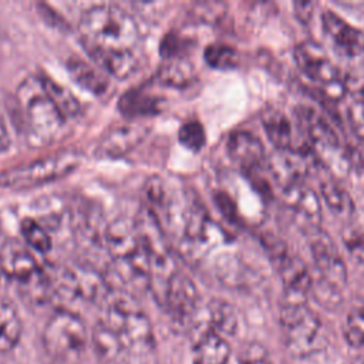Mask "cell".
I'll use <instances>...</instances> for the list:
<instances>
[{
  "mask_svg": "<svg viewBox=\"0 0 364 364\" xmlns=\"http://www.w3.org/2000/svg\"><path fill=\"white\" fill-rule=\"evenodd\" d=\"M92 344L95 351L107 360H114L121 355V353H125V348L117 334L101 320L94 327Z\"/></svg>",
  "mask_w": 364,
  "mask_h": 364,
  "instance_id": "26",
  "label": "cell"
},
{
  "mask_svg": "<svg viewBox=\"0 0 364 364\" xmlns=\"http://www.w3.org/2000/svg\"><path fill=\"white\" fill-rule=\"evenodd\" d=\"M280 326L287 350L294 357H306L314 350L321 321L309 307L307 299L283 296Z\"/></svg>",
  "mask_w": 364,
  "mask_h": 364,
  "instance_id": "6",
  "label": "cell"
},
{
  "mask_svg": "<svg viewBox=\"0 0 364 364\" xmlns=\"http://www.w3.org/2000/svg\"><path fill=\"white\" fill-rule=\"evenodd\" d=\"M210 328L219 334L233 336L237 328V317L230 304L222 300H213L209 304Z\"/></svg>",
  "mask_w": 364,
  "mask_h": 364,
  "instance_id": "27",
  "label": "cell"
},
{
  "mask_svg": "<svg viewBox=\"0 0 364 364\" xmlns=\"http://www.w3.org/2000/svg\"><path fill=\"white\" fill-rule=\"evenodd\" d=\"M294 119L300 132L307 138L310 148L320 155H328L341 149V142L326 117L307 105L294 108Z\"/></svg>",
  "mask_w": 364,
  "mask_h": 364,
  "instance_id": "10",
  "label": "cell"
},
{
  "mask_svg": "<svg viewBox=\"0 0 364 364\" xmlns=\"http://www.w3.org/2000/svg\"><path fill=\"white\" fill-rule=\"evenodd\" d=\"M16 108L28 145L44 146L55 141L64 115L47 92L40 75L26 77L16 90Z\"/></svg>",
  "mask_w": 364,
  "mask_h": 364,
  "instance_id": "2",
  "label": "cell"
},
{
  "mask_svg": "<svg viewBox=\"0 0 364 364\" xmlns=\"http://www.w3.org/2000/svg\"><path fill=\"white\" fill-rule=\"evenodd\" d=\"M149 127L139 122H128L115 125L108 129L95 148L100 158H121L138 146L148 135Z\"/></svg>",
  "mask_w": 364,
  "mask_h": 364,
  "instance_id": "14",
  "label": "cell"
},
{
  "mask_svg": "<svg viewBox=\"0 0 364 364\" xmlns=\"http://www.w3.org/2000/svg\"><path fill=\"white\" fill-rule=\"evenodd\" d=\"M21 236L24 243L38 253H47L51 249V237L48 232L34 219H24L21 222Z\"/></svg>",
  "mask_w": 364,
  "mask_h": 364,
  "instance_id": "30",
  "label": "cell"
},
{
  "mask_svg": "<svg viewBox=\"0 0 364 364\" xmlns=\"http://www.w3.org/2000/svg\"><path fill=\"white\" fill-rule=\"evenodd\" d=\"M156 78L162 85L166 87H186L195 78L193 67L185 58H172L161 65Z\"/></svg>",
  "mask_w": 364,
  "mask_h": 364,
  "instance_id": "24",
  "label": "cell"
},
{
  "mask_svg": "<svg viewBox=\"0 0 364 364\" xmlns=\"http://www.w3.org/2000/svg\"><path fill=\"white\" fill-rule=\"evenodd\" d=\"M351 364H364V357H358V358H355Z\"/></svg>",
  "mask_w": 364,
  "mask_h": 364,
  "instance_id": "39",
  "label": "cell"
},
{
  "mask_svg": "<svg viewBox=\"0 0 364 364\" xmlns=\"http://www.w3.org/2000/svg\"><path fill=\"white\" fill-rule=\"evenodd\" d=\"M347 115L354 132L364 138V88L353 94L347 105Z\"/></svg>",
  "mask_w": 364,
  "mask_h": 364,
  "instance_id": "33",
  "label": "cell"
},
{
  "mask_svg": "<svg viewBox=\"0 0 364 364\" xmlns=\"http://www.w3.org/2000/svg\"><path fill=\"white\" fill-rule=\"evenodd\" d=\"M239 364H273L267 350L259 343H249L243 346L237 355Z\"/></svg>",
  "mask_w": 364,
  "mask_h": 364,
  "instance_id": "34",
  "label": "cell"
},
{
  "mask_svg": "<svg viewBox=\"0 0 364 364\" xmlns=\"http://www.w3.org/2000/svg\"><path fill=\"white\" fill-rule=\"evenodd\" d=\"M260 242H262L263 247L266 249V253H267L269 259L272 260L273 266H276L280 260H283L284 256L289 253L286 243L273 233L262 235Z\"/></svg>",
  "mask_w": 364,
  "mask_h": 364,
  "instance_id": "35",
  "label": "cell"
},
{
  "mask_svg": "<svg viewBox=\"0 0 364 364\" xmlns=\"http://www.w3.org/2000/svg\"><path fill=\"white\" fill-rule=\"evenodd\" d=\"M230 346L218 331L208 327L203 330L192 348V364H228Z\"/></svg>",
  "mask_w": 364,
  "mask_h": 364,
  "instance_id": "18",
  "label": "cell"
},
{
  "mask_svg": "<svg viewBox=\"0 0 364 364\" xmlns=\"http://www.w3.org/2000/svg\"><path fill=\"white\" fill-rule=\"evenodd\" d=\"M67 71L75 84L95 95L104 94L109 87V81L104 71L80 57L68 58Z\"/></svg>",
  "mask_w": 364,
  "mask_h": 364,
  "instance_id": "20",
  "label": "cell"
},
{
  "mask_svg": "<svg viewBox=\"0 0 364 364\" xmlns=\"http://www.w3.org/2000/svg\"><path fill=\"white\" fill-rule=\"evenodd\" d=\"M21 336V318L13 301L0 296V353L13 350Z\"/></svg>",
  "mask_w": 364,
  "mask_h": 364,
  "instance_id": "23",
  "label": "cell"
},
{
  "mask_svg": "<svg viewBox=\"0 0 364 364\" xmlns=\"http://www.w3.org/2000/svg\"><path fill=\"white\" fill-rule=\"evenodd\" d=\"M162 100L144 91V90H129L118 101V108L128 118L156 115L161 111Z\"/></svg>",
  "mask_w": 364,
  "mask_h": 364,
  "instance_id": "22",
  "label": "cell"
},
{
  "mask_svg": "<svg viewBox=\"0 0 364 364\" xmlns=\"http://www.w3.org/2000/svg\"><path fill=\"white\" fill-rule=\"evenodd\" d=\"M294 14L299 21L307 24L313 14V3L310 1H297L294 3Z\"/></svg>",
  "mask_w": 364,
  "mask_h": 364,
  "instance_id": "37",
  "label": "cell"
},
{
  "mask_svg": "<svg viewBox=\"0 0 364 364\" xmlns=\"http://www.w3.org/2000/svg\"><path fill=\"white\" fill-rule=\"evenodd\" d=\"M262 124L269 141L277 151L293 148V131L289 118L276 108H269L262 114Z\"/></svg>",
  "mask_w": 364,
  "mask_h": 364,
  "instance_id": "21",
  "label": "cell"
},
{
  "mask_svg": "<svg viewBox=\"0 0 364 364\" xmlns=\"http://www.w3.org/2000/svg\"><path fill=\"white\" fill-rule=\"evenodd\" d=\"M321 26L340 57L354 63L364 61V33L361 30L348 24L333 10L323 11Z\"/></svg>",
  "mask_w": 364,
  "mask_h": 364,
  "instance_id": "9",
  "label": "cell"
},
{
  "mask_svg": "<svg viewBox=\"0 0 364 364\" xmlns=\"http://www.w3.org/2000/svg\"><path fill=\"white\" fill-rule=\"evenodd\" d=\"M40 77L43 80V84H44L47 92L50 94V97L55 102V105L60 108L64 118L67 119V118H73V117L78 115V112L81 109L78 100L65 87L60 85L54 80H51L46 75H40Z\"/></svg>",
  "mask_w": 364,
  "mask_h": 364,
  "instance_id": "28",
  "label": "cell"
},
{
  "mask_svg": "<svg viewBox=\"0 0 364 364\" xmlns=\"http://www.w3.org/2000/svg\"><path fill=\"white\" fill-rule=\"evenodd\" d=\"M203 57L205 61L216 70H232L239 64V53L228 44H209L205 48Z\"/></svg>",
  "mask_w": 364,
  "mask_h": 364,
  "instance_id": "29",
  "label": "cell"
},
{
  "mask_svg": "<svg viewBox=\"0 0 364 364\" xmlns=\"http://www.w3.org/2000/svg\"><path fill=\"white\" fill-rule=\"evenodd\" d=\"M310 249L314 264L320 273L317 279L343 290L347 282V267L331 237L320 229L314 230L310 239Z\"/></svg>",
  "mask_w": 364,
  "mask_h": 364,
  "instance_id": "11",
  "label": "cell"
},
{
  "mask_svg": "<svg viewBox=\"0 0 364 364\" xmlns=\"http://www.w3.org/2000/svg\"><path fill=\"white\" fill-rule=\"evenodd\" d=\"M78 30L87 53L138 50L141 31L136 20L115 4H95L80 18Z\"/></svg>",
  "mask_w": 364,
  "mask_h": 364,
  "instance_id": "1",
  "label": "cell"
},
{
  "mask_svg": "<svg viewBox=\"0 0 364 364\" xmlns=\"http://www.w3.org/2000/svg\"><path fill=\"white\" fill-rule=\"evenodd\" d=\"M228 154L230 159L245 172H256L264 161V146L262 141L245 129H237L229 135Z\"/></svg>",
  "mask_w": 364,
  "mask_h": 364,
  "instance_id": "17",
  "label": "cell"
},
{
  "mask_svg": "<svg viewBox=\"0 0 364 364\" xmlns=\"http://www.w3.org/2000/svg\"><path fill=\"white\" fill-rule=\"evenodd\" d=\"M343 334L346 341L351 347H364V313L363 311H351L347 316Z\"/></svg>",
  "mask_w": 364,
  "mask_h": 364,
  "instance_id": "32",
  "label": "cell"
},
{
  "mask_svg": "<svg viewBox=\"0 0 364 364\" xmlns=\"http://www.w3.org/2000/svg\"><path fill=\"white\" fill-rule=\"evenodd\" d=\"M309 148V146H306ZM290 148L276 151L270 161V168L274 179L284 188L304 181L306 173L313 162V149Z\"/></svg>",
  "mask_w": 364,
  "mask_h": 364,
  "instance_id": "15",
  "label": "cell"
},
{
  "mask_svg": "<svg viewBox=\"0 0 364 364\" xmlns=\"http://www.w3.org/2000/svg\"><path fill=\"white\" fill-rule=\"evenodd\" d=\"M104 240L122 280L134 289H149L151 263L135 220L114 219L105 229Z\"/></svg>",
  "mask_w": 364,
  "mask_h": 364,
  "instance_id": "3",
  "label": "cell"
},
{
  "mask_svg": "<svg viewBox=\"0 0 364 364\" xmlns=\"http://www.w3.org/2000/svg\"><path fill=\"white\" fill-rule=\"evenodd\" d=\"M346 246L350 255L360 263L364 264V233L361 232H351L350 236L344 239Z\"/></svg>",
  "mask_w": 364,
  "mask_h": 364,
  "instance_id": "36",
  "label": "cell"
},
{
  "mask_svg": "<svg viewBox=\"0 0 364 364\" xmlns=\"http://www.w3.org/2000/svg\"><path fill=\"white\" fill-rule=\"evenodd\" d=\"M87 327L82 318L70 310H57L43 330V346L55 360L67 361L78 357L87 346Z\"/></svg>",
  "mask_w": 364,
  "mask_h": 364,
  "instance_id": "7",
  "label": "cell"
},
{
  "mask_svg": "<svg viewBox=\"0 0 364 364\" xmlns=\"http://www.w3.org/2000/svg\"><path fill=\"white\" fill-rule=\"evenodd\" d=\"M321 196L330 210L336 215H350L354 209V202L350 193L336 181H324L320 186Z\"/></svg>",
  "mask_w": 364,
  "mask_h": 364,
  "instance_id": "25",
  "label": "cell"
},
{
  "mask_svg": "<svg viewBox=\"0 0 364 364\" xmlns=\"http://www.w3.org/2000/svg\"><path fill=\"white\" fill-rule=\"evenodd\" d=\"M10 146V134L7 129V122L6 118L0 109V154L6 152Z\"/></svg>",
  "mask_w": 364,
  "mask_h": 364,
  "instance_id": "38",
  "label": "cell"
},
{
  "mask_svg": "<svg viewBox=\"0 0 364 364\" xmlns=\"http://www.w3.org/2000/svg\"><path fill=\"white\" fill-rule=\"evenodd\" d=\"M101 321L117 334L125 351H145L154 346L149 318L127 296H112L111 291Z\"/></svg>",
  "mask_w": 364,
  "mask_h": 364,
  "instance_id": "4",
  "label": "cell"
},
{
  "mask_svg": "<svg viewBox=\"0 0 364 364\" xmlns=\"http://www.w3.org/2000/svg\"><path fill=\"white\" fill-rule=\"evenodd\" d=\"M158 300L176 323H185L196 310L198 290L193 282L178 269L165 284Z\"/></svg>",
  "mask_w": 364,
  "mask_h": 364,
  "instance_id": "13",
  "label": "cell"
},
{
  "mask_svg": "<svg viewBox=\"0 0 364 364\" xmlns=\"http://www.w3.org/2000/svg\"><path fill=\"white\" fill-rule=\"evenodd\" d=\"M283 198L304 229H311L313 232L320 229L321 205L311 188L306 186L304 182L294 183L283 189Z\"/></svg>",
  "mask_w": 364,
  "mask_h": 364,
  "instance_id": "16",
  "label": "cell"
},
{
  "mask_svg": "<svg viewBox=\"0 0 364 364\" xmlns=\"http://www.w3.org/2000/svg\"><path fill=\"white\" fill-rule=\"evenodd\" d=\"M179 142L189 151L198 152L203 148L206 142L205 128L199 121H188L183 122L178 132Z\"/></svg>",
  "mask_w": 364,
  "mask_h": 364,
  "instance_id": "31",
  "label": "cell"
},
{
  "mask_svg": "<svg viewBox=\"0 0 364 364\" xmlns=\"http://www.w3.org/2000/svg\"><path fill=\"white\" fill-rule=\"evenodd\" d=\"M97 67L109 75L124 80L139 70L141 54L138 50L124 51H94L88 53Z\"/></svg>",
  "mask_w": 364,
  "mask_h": 364,
  "instance_id": "19",
  "label": "cell"
},
{
  "mask_svg": "<svg viewBox=\"0 0 364 364\" xmlns=\"http://www.w3.org/2000/svg\"><path fill=\"white\" fill-rule=\"evenodd\" d=\"M294 61L300 71L313 82L320 85L321 94L330 101L343 100L347 94V80L341 70L330 60L321 46L304 41L294 47Z\"/></svg>",
  "mask_w": 364,
  "mask_h": 364,
  "instance_id": "8",
  "label": "cell"
},
{
  "mask_svg": "<svg viewBox=\"0 0 364 364\" xmlns=\"http://www.w3.org/2000/svg\"><path fill=\"white\" fill-rule=\"evenodd\" d=\"M82 161L77 151H61L0 172V186L26 189L61 179L75 171Z\"/></svg>",
  "mask_w": 364,
  "mask_h": 364,
  "instance_id": "5",
  "label": "cell"
},
{
  "mask_svg": "<svg viewBox=\"0 0 364 364\" xmlns=\"http://www.w3.org/2000/svg\"><path fill=\"white\" fill-rule=\"evenodd\" d=\"M0 273L23 286L37 279L43 270L24 242L10 239L0 246Z\"/></svg>",
  "mask_w": 364,
  "mask_h": 364,
  "instance_id": "12",
  "label": "cell"
}]
</instances>
